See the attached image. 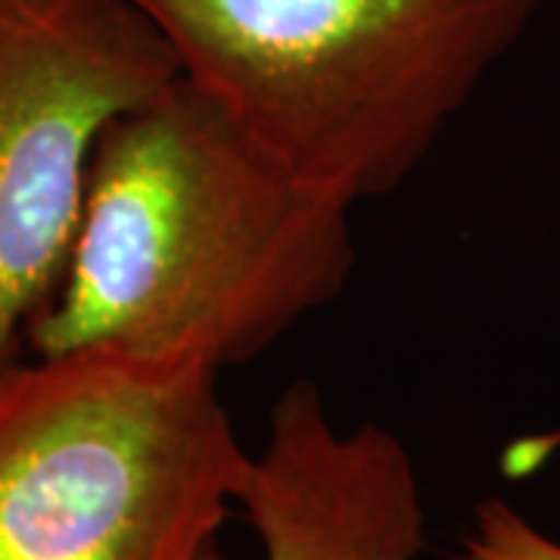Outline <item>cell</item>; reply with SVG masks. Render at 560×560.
<instances>
[{
	"label": "cell",
	"instance_id": "obj_1",
	"mask_svg": "<svg viewBox=\"0 0 560 560\" xmlns=\"http://www.w3.org/2000/svg\"><path fill=\"white\" fill-rule=\"evenodd\" d=\"M352 209L178 72L103 131L28 355L256 359L346 290Z\"/></svg>",
	"mask_w": 560,
	"mask_h": 560
},
{
	"label": "cell",
	"instance_id": "obj_2",
	"mask_svg": "<svg viewBox=\"0 0 560 560\" xmlns=\"http://www.w3.org/2000/svg\"><path fill=\"white\" fill-rule=\"evenodd\" d=\"M178 72L302 178L393 194L536 20L541 0H125Z\"/></svg>",
	"mask_w": 560,
	"mask_h": 560
},
{
	"label": "cell",
	"instance_id": "obj_3",
	"mask_svg": "<svg viewBox=\"0 0 560 560\" xmlns=\"http://www.w3.org/2000/svg\"><path fill=\"white\" fill-rule=\"evenodd\" d=\"M219 371L119 355L0 377V560H197L249 452Z\"/></svg>",
	"mask_w": 560,
	"mask_h": 560
},
{
	"label": "cell",
	"instance_id": "obj_4",
	"mask_svg": "<svg viewBox=\"0 0 560 560\" xmlns=\"http://www.w3.org/2000/svg\"><path fill=\"white\" fill-rule=\"evenodd\" d=\"M175 75L125 0H0V377L60 283L103 131Z\"/></svg>",
	"mask_w": 560,
	"mask_h": 560
},
{
	"label": "cell",
	"instance_id": "obj_5",
	"mask_svg": "<svg viewBox=\"0 0 560 560\" xmlns=\"http://www.w3.org/2000/svg\"><path fill=\"white\" fill-rule=\"evenodd\" d=\"M265 560H418L427 511L411 452L374 420L337 427L318 383H290L237 501Z\"/></svg>",
	"mask_w": 560,
	"mask_h": 560
},
{
	"label": "cell",
	"instance_id": "obj_6",
	"mask_svg": "<svg viewBox=\"0 0 560 560\" xmlns=\"http://www.w3.org/2000/svg\"><path fill=\"white\" fill-rule=\"evenodd\" d=\"M452 560H560V539L548 536L511 501L486 499Z\"/></svg>",
	"mask_w": 560,
	"mask_h": 560
},
{
	"label": "cell",
	"instance_id": "obj_7",
	"mask_svg": "<svg viewBox=\"0 0 560 560\" xmlns=\"http://www.w3.org/2000/svg\"><path fill=\"white\" fill-rule=\"evenodd\" d=\"M197 560H228V555L221 551L219 541H212V545H206V548H202L200 558H197Z\"/></svg>",
	"mask_w": 560,
	"mask_h": 560
}]
</instances>
